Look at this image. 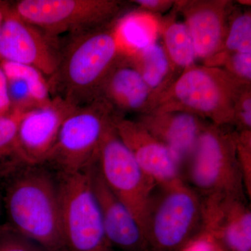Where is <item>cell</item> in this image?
I'll use <instances>...</instances> for the list:
<instances>
[{
    "mask_svg": "<svg viewBox=\"0 0 251 251\" xmlns=\"http://www.w3.org/2000/svg\"><path fill=\"white\" fill-rule=\"evenodd\" d=\"M4 181L6 224L47 251H67L61 228L57 175L45 165H25Z\"/></svg>",
    "mask_w": 251,
    "mask_h": 251,
    "instance_id": "6da1fadb",
    "label": "cell"
},
{
    "mask_svg": "<svg viewBox=\"0 0 251 251\" xmlns=\"http://www.w3.org/2000/svg\"><path fill=\"white\" fill-rule=\"evenodd\" d=\"M117 20L72 34L62 44L58 67L48 79L52 97H61L75 106L98 97L109 73L126 59L117 36Z\"/></svg>",
    "mask_w": 251,
    "mask_h": 251,
    "instance_id": "7a4b0ae2",
    "label": "cell"
},
{
    "mask_svg": "<svg viewBox=\"0 0 251 251\" xmlns=\"http://www.w3.org/2000/svg\"><path fill=\"white\" fill-rule=\"evenodd\" d=\"M249 87L223 68L195 64L176 77L153 110L187 112L226 126L233 124L238 99Z\"/></svg>",
    "mask_w": 251,
    "mask_h": 251,
    "instance_id": "3957f363",
    "label": "cell"
},
{
    "mask_svg": "<svg viewBox=\"0 0 251 251\" xmlns=\"http://www.w3.org/2000/svg\"><path fill=\"white\" fill-rule=\"evenodd\" d=\"M121 116L100 97L77 106L63 123L45 165H52L57 173H74L93 166L104 140Z\"/></svg>",
    "mask_w": 251,
    "mask_h": 251,
    "instance_id": "277c9868",
    "label": "cell"
},
{
    "mask_svg": "<svg viewBox=\"0 0 251 251\" xmlns=\"http://www.w3.org/2000/svg\"><path fill=\"white\" fill-rule=\"evenodd\" d=\"M206 123L189 162L193 189L201 197L227 196L247 199L237 156L236 132Z\"/></svg>",
    "mask_w": 251,
    "mask_h": 251,
    "instance_id": "5b68a950",
    "label": "cell"
},
{
    "mask_svg": "<svg viewBox=\"0 0 251 251\" xmlns=\"http://www.w3.org/2000/svg\"><path fill=\"white\" fill-rule=\"evenodd\" d=\"M93 166L83 171L57 174L61 228L67 251H117L109 242L104 230L92 186Z\"/></svg>",
    "mask_w": 251,
    "mask_h": 251,
    "instance_id": "8992f818",
    "label": "cell"
},
{
    "mask_svg": "<svg viewBox=\"0 0 251 251\" xmlns=\"http://www.w3.org/2000/svg\"><path fill=\"white\" fill-rule=\"evenodd\" d=\"M151 201L145 236L150 251H179L202 230V199L183 180Z\"/></svg>",
    "mask_w": 251,
    "mask_h": 251,
    "instance_id": "52a82bcc",
    "label": "cell"
},
{
    "mask_svg": "<svg viewBox=\"0 0 251 251\" xmlns=\"http://www.w3.org/2000/svg\"><path fill=\"white\" fill-rule=\"evenodd\" d=\"M21 18L50 35H70L107 25L125 14L119 0H21L12 4Z\"/></svg>",
    "mask_w": 251,
    "mask_h": 251,
    "instance_id": "ba28073f",
    "label": "cell"
},
{
    "mask_svg": "<svg viewBox=\"0 0 251 251\" xmlns=\"http://www.w3.org/2000/svg\"><path fill=\"white\" fill-rule=\"evenodd\" d=\"M97 166L105 184L129 209L145 235L153 191L158 186L140 168L115 126L104 140Z\"/></svg>",
    "mask_w": 251,
    "mask_h": 251,
    "instance_id": "9c48e42d",
    "label": "cell"
},
{
    "mask_svg": "<svg viewBox=\"0 0 251 251\" xmlns=\"http://www.w3.org/2000/svg\"><path fill=\"white\" fill-rule=\"evenodd\" d=\"M61 49L58 38L23 19L6 3L0 28V62L30 66L49 79L58 67Z\"/></svg>",
    "mask_w": 251,
    "mask_h": 251,
    "instance_id": "30bf717a",
    "label": "cell"
},
{
    "mask_svg": "<svg viewBox=\"0 0 251 251\" xmlns=\"http://www.w3.org/2000/svg\"><path fill=\"white\" fill-rule=\"evenodd\" d=\"M234 5L227 0L175 1L191 34L198 59L211 67L222 50Z\"/></svg>",
    "mask_w": 251,
    "mask_h": 251,
    "instance_id": "8fae6325",
    "label": "cell"
},
{
    "mask_svg": "<svg viewBox=\"0 0 251 251\" xmlns=\"http://www.w3.org/2000/svg\"><path fill=\"white\" fill-rule=\"evenodd\" d=\"M202 231L225 251H251V211L247 199L201 197Z\"/></svg>",
    "mask_w": 251,
    "mask_h": 251,
    "instance_id": "7c38bea8",
    "label": "cell"
},
{
    "mask_svg": "<svg viewBox=\"0 0 251 251\" xmlns=\"http://www.w3.org/2000/svg\"><path fill=\"white\" fill-rule=\"evenodd\" d=\"M77 106L59 97L25 114L18 132V151L26 165H45L64 122Z\"/></svg>",
    "mask_w": 251,
    "mask_h": 251,
    "instance_id": "4fadbf2b",
    "label": "cell"
},
{
    "mask_svg": "<svg viewBox=\"0 0 251 251\" xmlns=\"http://www.w3.org/2000/svg\"><path fill=\"white\" fill-rule=\"evenodd\" d=\"M115 128L140 168L158 186L165 187L182 180L181 162L138 120L120 117Z\"/></svg>",
    "mask_w": 251,
    "mask_h": 251,
    "instance_id": "5bb4252c",
    "label": "cell"
},
{
    "mask_svg": "<svg viewBox=\"0 0 251 251\" xmlns=\"http://www.w3.org/2000/svg\"><path fill=\"white\" fill-rule=\"evenodd\" d=\"M92 182L105 235L112 247L117 251H150L139 224L105 184L97 163L92 167Z\"/></svg>",
    "mask_w": 251,
    "mask_h": 251,
    "instance_id": "9a60e30c",
    "label": "cell"
},
{
    "mask_svg": "<svg viewBox=\"0 0 251 251\" xmlns=\"http://www.w3.org/2000/svg\"><path fill=\"white\" fill-rule=\"evenodd\" d=\"M184 111L153 110L138 121L169 149L181 164L188 163L206 122Z\"/></svg>",
    "mask_w": 251,
    "mask_h": 251,
    "instance_id": "2e32d148",
    "label": "cell"
},
{
    "mask_svg": "<svg viewBox=\"0 0 251 251\" xmlns=\"http://www.w3.org/2000/svg\"><path fill=\"white\" fill-rule=\"evenodd\" d=\"M98 97L105 99L122 116L126 112L145 115L152 111L157 103L156 97L139 72L126 59L109 73L99 90Z\"/></svg>",
    "mask_w": 251,
    "mask_h": 251,
    "instance_id": "e0dca14e",
    "label": "cell"
},
{
    "mask_svg": "<svg viewBox=\"0 0 251 251\" xmlns=\"http://www.w3.org/2000/svg\"><path fill=\"white\" fill-rule=\"evenodd\" d=\"M6 80L11 109L27 112L52 100L49 81L38 69L9 62H0Z\"/></svg>",
    "mask_w": 251,
    "mask_h": 251,
    "instance_id": "ac0fdd59",
    "label": "cell"
},
{
    "mask_svg": "<svg viewBox=\"0 0 251 251\" xmlns=\"http://www.w3.org/2000/svg\"><path fill=\"white\" fill-rule=\"evenodd\" d=\"M117 32L126 59L158 41L161 19L138 9L125 13L117 21Z\"/></svg>",
    "mask_w": 251,
    "mask_h": 251,
    "instance_id": "d6986e66",
    "label": "cell"
},
{
    "mask_svg": "<svg viewBox=\"0 0 251 251\" xmlns=\"http://www.w3.org/2000/svg\"><path fill=\"white\" fill-rule=\"evenodd\" d=\"M126 59L139 72L157 102L176 80L177 69L172 64L163 44L158 41Z\"/></svg>",
    "mask_w": 251,
    "mask_h": 251,
    "instance_id": "ffe728a7",
    "label": "cell"
},
{
    "mask_svg": "<svg viewBox=\"0 0 251 251\" xmlns=\"http://www.w3.org/2000/svg\"><path fill=\"white\" fill-rule=\"evenodd\" d=\"M161 36L165 50L176 69L184 71L196 64V50L184 21H176L175 15L161 20Z\"/></svg>",
    "mask_w": 251,
    "mask_h": 251,
    "instance_id": "44dd1931",
    "label": "cell"
},
{
    "mask_svg": "<svg viewBox=\"0 0 251 251\" xmlns=\"http://www.w3.org/2000/svg\"><path fill=\"white\" fill-rule=\"evenodd\" d=\"M26 112L11 109L0 115V179H6L26 165L20 156L18 145V127Z\"/></svg>",
    "mask_w": 251,
    "mask_h": 251,
    "instance_id": "7402d4cb",
    "label": "cell"
},
{
    "mask_svg": "<svg viewBox=\"0 0 251 251\" xmlns=\"http://www.w3.org/2000/svg\"><path fill=\"white\" fill-rule=\"evenodd\" d=\"M237 52L251 53V13L250 10L237 11L234 6L229 17L222 50L211 67L221 68L227 55Z\"/></svg>",
    "mask_w": 251,
    "mask_h": 251,
    "instance_id": "603a6c76",
    "label": "cell"
},
{
    "mask_svg": "<svg viewBox=\"0 0 251 251\" xmlns=\"http://www.w3.org/2000/svg\"><path fill=\"white\" fill-rule=\"evenodd\" d=\"M0 251H47L4 224L0 226Z\"/></svg>",
    "mask_w": 251,
    "mask_h": 251,
    "instance_id": "cb8c5ba5",
    "label": "cell"
},
{
    "mask_svg": "<svg viewBox=\"0 0 251 251\" xmlns=\"http://www.w3.org/2000/svg\"><path fill=\"white\" fill-rule=\"evenodd\" d=\"M237 156L244 176L246 191L251 194V130L236 131Z\"/></svg>",
    "mask_w": 251,
    "mask_h": 251,
    "instance_id": "d4e9b609",
    "label": "cell"
},
{
    "mask_svg": "<svg viewBox=\"0 0 251 251\" xmlns=\"http://www.w3.org/2000/svg\"><path fill=\"white\" fill-rule=\"evenodd\" d=\"M221 68L234 77L251 83V53H232L224 59Z\"/></svg>",
    "mask_w": 251,
    "mask_h": 251,
    "instance_id": "484cf974",
    "label": "cell"
},
{
    "mask_svg": "<svg viewBox=\"0 0 251 251\" xmlns=\"http://www.w3.org/2000/svg\"><path fill=\"white\" fill-rule=\"evenodd\" d=\"M232 125L238 131L251 130V87H248L238 99Z\"/></svg>",
    "mask_w": 251,
    "mask_h": 251,
    "instance_id": "4316f807",
    "label": "cell"
},
{
    "mask_svg": "<svg viewBox=\"0 0 251 251\" xmlns=\"http://www.w3.org/2000/svg\"><path fill=\"white\" fill-rule=\"evenodd\" d=\"M218 247L211 237L201 231L179 251H216Z\"/></svg>",
    "mask_w": 251,
    "mask_h": 251,
    "instance_id": "83f0119b",
    "label": "cell"
},
{
    "mask_svg": "<svg viewBox=\"0 0 251 251\" xmlns=\"http://www.w3.org/2000/svg\"><path fill=\"white\" fill-rule=\"evenodd\" d=\"M131 2L138 5L139 9L155 15L173 9L175 4V1L172 0H135Z\"/></svg>",
    "mask_w": 251,
    "mask_h": 251,
    "instance_id": "f1b7e54d",
    "label": "cell"
},
{
    "mask_svg": "<svg viewBox=\"0 0 251 251\" xmlns=\"http://www.w3.org/2000/svg\"><path fill=\"white\" fill-rule=\"evenodd\" d=\"M11 110V103L8 94L7 80L0 64V115L8 113Z\"/></svg>",
    "mask_w": 251,
    "mask_h": 251,
    "instance_id": "f546056e",
    "label": "cell"
},
{
    "mask_svg": "<svg viewBox=\"0 0 251 251\" xmlns=\"http://www.w3.org/2000/svg\"><path fill=\"white\" fill-rule=\"evenodd\" d=\"M6 3L0 1V28H1V24H2L3 20L4 17V9Z\"/></svg>",
    "mask_w": 251,
    "mask_h": 251,
    "instance_id": "4dcf8cb0",
    "label": "cell"
},
{
    "mask_svg": "<svg viewBox=\"0 0 251 251\" xmlns=\"http://www.w3.org/2000/svg\"><path fill=\"white\" fill-rule=\"evenodd\" d=\"M2 191H1V190H0V220H1V210H2ZM1 222H0V226H1Z\"/></svg>",
    "mask_w": 251,
    "mask_h": 251,
    "instance_id": "1f68e13d",
    "label": "cell"
},
{
    "mask_svg": "<svg viewBox=\"0 0 251 251\" xmlns=\"http://www.w3.org/2000/svg\"><path fill=\"white\" fill-rule=\"evenodd\" d=\"M238 2H239V4H242V5H246V6H251V1H238Z\"/></svg>",
    "mask_w": 251,
    "mask_h": 251,
    "instance_id": "d6a6232c",
    "label": "cell"
},
{
    "mask_svg": "<svg viewBox=\"0 0 251 251\" xmlns=\"http://www.w3.org/2000/svg\"><path fill=\"white\" fill-rule=\"evenodd\" d=\"M216 251H225L223 250V249H221V248L218 247L217 250H216Z\"/></svg>",
    "mask_w": 251,
    "mask_h": 251,
    "instance_id": "836d02e7",
    "label": "cell"
}]
</instances>
